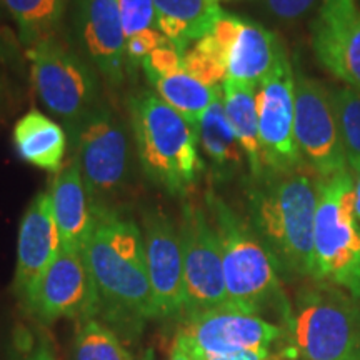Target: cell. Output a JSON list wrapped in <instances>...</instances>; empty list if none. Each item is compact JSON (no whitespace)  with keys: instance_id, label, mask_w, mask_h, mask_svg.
<instances>
[{"instance_id":"obj_31","label":"cell","mask_w":360,"mask_h":360,"mask_svg":"<svg viewBox=\"0 0 360 360\" xmlns=\"http://www.w3.org/2000/svg\"><path fill=\"white\" fill-rule=\"evenodd\" d=\"M165 35L160 32L157 27L154 29L143 30L127 37L125 42V58H127V72L129 75H134L135 72L142 67V62L155 51L157 47H160L165 42Z\"/></svg>"},{"instance_id":"obj_22","label":"cell","mask_w":360,"mask_h":360,"mask_svg":"<svg viewBox=\"0 0 360 360\" xmlns=\"http://www.w3.org/2000/svg\"><path fill=\"white\" fill-rule=\"evenodd\" d=\"M155 25L169 40L188 51V45L212 32L224 11L219 0H154Z\"/></svg>"},{"instance_id":"obj_9","label":"cell","mask_w":360,"mask_h":360,"mask_svg":"<svg viewBox=\"0 0 360 360\" xmlns=\"http://www.w3.org/2000/svg\"><path fill=\"white\" fill-rule=\"evenodd\" d=\"M180 242L184 254V315L229 305L222 254L210 215L186 200L180 210Z\"/></svg>"},{"instance_id":"obj_35","label":"cell","mask_w":360,"mask_h":360,"mask_svg":"<svg viewBox=\"0 0 360 360\" xmlns=\"http://www.w3.org/2000/svg\"><path fill=\"white\" fill-rule=\"evenodd\" d=\"M25 360H56V355H53L52 349L49 347V344L42 342L37 349L32 350V352L29 354V357H27Z\"/></svg>"},{"instance_id":"obj_13","label":"cell","mask_w":360,"mask_h":360,"mask_svg":"<svg viewBox=\"0 0 360 360\" xmlns=\"http://www.w3.org/2000/svg\"><path fill=\"white\" fill-rule=\"evenodd\" d=\"M174 342L188 354H225L244 349H270L283 339V326L265 321L262 315L231 307H217L184 315Z\"/></svg>"},{"instance_id":"obj_16","label":"cell","mask_w":360,"mask_h":360,"mask_svg":"<svg viewBox=\"0 0 360 360\" xmlns=\"http://www.w3.org/2000/svg\"><path fill=\"white\" fill-rule=\"evenodd\" d=\"M312 49L322 67L360 90V7L357 0H322L312 24Z\"/></svg>"},{"instance_id":"obj_17","label":"cell","mask_w":360,"mask_h":360,"mask_svg":"<svg viewBox=\"0 0 360 360\" xmlns=\"http://www.w3.org/2000/svg\"><path fill=\"white\" fill-rule=\"evenodd\" d=\"M62 249L49 191H40L27 205L19 225L12 290L22 300Z\"/></svg>"},{"instance_id":"obj_8","label":"cell","mask_w":360,"mask_h":360,"mask_svg":"<svg viewBox=\"0 0 360 360\" xmlns=\"http://www.w3.org/2000/svg\"><path fill=\"white\" fill-rule=\"evenodd\" d=\"M82 254L101 295L102 312L132 323L157 319L146 264L117 252L94 229L85 240Z\"/></svg>"},{"instance_id":"obj_5","label":"cell","mask_w":360,"mask_h":360,"mask_svg":"<svg viewBox=\"0 0 360 360\" xmlns=\"http://www.w3.org/2000/svg\"><path fill=\"white\" fill-rule=\"evenodd\" d=\"M314 281L339 287L360 300V222L349 170L319 179L314 224Z\"/></svg>"},{"instance_id":"obj_33","label":"cell","mask_w":360,"mask_h":360,"mask_svg":"<svg viewBox=\"0 0 360 360\" xmlns=\"http://www.w3.org/2000/svg\"><path fill=\"white\" fill-rule=\"evenodd\" d=\"M195 360H283L282 354H274L270 349H244L236 352L209 354V352H192Z\"/></svg>"},{"instance_id":"obj_19","label":"cell","mask_w":360,"mask_h":360,"mask_svg":"<svg viewBox=\"0 0 360 360\" xmlns=\"http://www.w3.org/2000/svg\"><path fill=\"white\" fill-rule=\"evenodd\" d=\"M283 51L272 30L254 20L240 19L227 60V79L257 85L274 69Z\"/></svg>"},{"instance_id":"obj_20","label":"cell","mask_w":360,"mask_h":360,"mask_svg":"<svg viewBox=\"0 0 360 360\" xmlns=\"http://www.w3.org/2000/svg\"><path fill=\"white\" fill-rule=\"evenodd\" d=\"M17 155L34 167L60 172L67 152L65 129L37 109H30L12 130Z\"/></svg>"},{"instance_id":"obj_4","label":"cell","mask_w":360,"mask_h":360,"mask_svg":"<svg viewBox=\"0 0 360 360\" xmlns=\"http://www.w3.org/2000/svg\"><path fill=\"white\" fill-rule=\"evenodd\" d=\"M283 330V360H360V302L330 283L304 287Z\"/></svg>"},{"instance_id":"obj_30","label":"cell","mask_w":360,"mask_h":360,"mask_svg":"<svg viewBox=\"0 0 360 360\" xmlns=\"http://www.w3.org/2000/svg\"><path fill=\"white\" fill-rule=\"evenodd\" d=\"M117 2H119L125 37H132L135 34L157 27L154 0H117Z\"/></svg>"},{"instance_id":"obj_7","label":"cell","mask_w":360,"mask_h":360,"mask_svg":"<svg viewBox=\"0 0 360 360\" xmlns=\"http://www.w3.org/2000/svg\"><path fill=\"white\" fill-rule=\"evenodd\" d=\"M70 137L74 159L94 200L127 187L132 175V142L127 125L109 105H97Z\"/></svg>"},{"instance_id":"obj_15","label":"cell","mask_w":360,"mask_h":360,"mask_svg":"<svg viewBox=\"0 0 360 360\" xmlns=\"http://www.w3.org/2000/svg\"><path fill=\"white\" fill-rule=\"evenodd\" d=\"M142 232L146 242L147 274L157 319L184 314V254L179 225L157 207L143 210Z\"/></svg>"},{"instance_id":"obj_21","label":"cell","mask_w":360,"mask_h":360,"mask_svg":"<svg viewBox=\"0 0 360 360\" xmlns=\"http://www.w3.org/2000/svg\"><path fill=\"white\" fill-rule=\"evenodd\" d=\"M195 130L199 147L209 160L210 170L219 180L232 179L244 169L247 159L225 115L222 89L212 105L200 117Z\"/></svg>"},{"instance_id":"obj_12","label":"cell","mask_w":360,"mask_h":360,"mask_svg":"<svg viewBox=\"0 0 360 360\" xmlns=\"http://www.w3.org/2000/svg\"><path fill=\"white\" fill-rule=\"evenodd\" d=\"M294 132L304 162L319 179H330L349 170L337 127L332 90L302 70L295 72Z\"/></svg>"},{"instance_id":"obj_11","label":"cell","mask_w":360,"mask_h":360,"mask_svg":"<svg viewBox=\"0 0 360 360\" xmlns=\"http://www.w3.org/2000/svg\"><path fill=\"white\" fill-rule=\"evenodd\" d=\"M259 135L265 169L292 172L302 169L304 159L295 141V72L283 49L274 69L255 87Z\"/></svg>"},{"instance_id":"obj_26","label":"cell","mask_w":360,"mask_h":360,"mask_svg":"<svg viewBox=\"0 0 360 360\" xmlns=\"http://www.w3.org/2000/svg\"><path fill=\"white\" fill-rule=\"evenodd\" d=\"M74 360H137L105 322L85 319L77 322Z\"/></svg>"},{"instance_id":"obj_32","label":"cell","mask_w":360,"mask_h":360,"mask_svg":"<svg viewBox=\"0 0 360 360\" xmlns=\"http://www.w3.org/2000/svg\"><path fill=\"white\" fill-rule=\"evenodd\" d=\"M267 11L277 19L292 22L304 17L317 0H264Z\"/></svg>"},{"instance_id":"obj_6","label":"cell","mask_w":360,"mask_h":360,"mask_svg":"<svg viewBox=\"0 0 360 360\" xmlns=\"http://www.w3.org/2000/svg\"><path fill=\"white\" fill-rule=\"evenodd\" d=\"M27 58L35 96L69 132L102 103L97 70L57 37L27 49Z\"/></svg>"},{"instance_id":"obj_38","label":"cell","mask_w":360,"mask_h":360,"mask_svg":"<svg viewBox=\"0 0 360 360\" xmlns=\"http://www.w3.org/2000/svg\"><path fill=\"white\" fill-rule=\"evenodd\" d=\"M142 360H154V354L150 352V350H148V352L143 355V359Z\"/></svg>"},{"instance_id":"obj_27","label":"cell","mask_w":360,"mask_h":360,"mask_svg":"<svg viewBox=\"0 0 360 360\" xmlns=\"http://www.w3.org/2000/svg\"><path fill=\"white\" fill-rule=\"evenodd\" d=\"M229 56L212 34L197 40L184 56V70L209 87H222L227 79Z\"/></svg>"},{"instance_id":"obj_1","label":"cell","mask_w":360,"mask_h":360,"mask_svg":"<svg viewBox=\"0 0 360 360\" xmlns=\"http://www.w3.org/2000/svg\"><path fill=\"white\" fill-rule=\"evenodd\" d=\"M247 187V215L287 277L314 281V224L319 202V179L304 172H265L250 179Z\"/></svg>"},{"instance_id":"obj_14","label":"cell","mask_w":360,"mask_h":360,"mask_svg":"<svg viewBox=\"0 0 360 360\" xmlns=\"http://www.w3.org/2000/svg\"><path fill=\"white\" fill-rule=\"evenodd\" d=\"M72 29L79 53L110 87L129 75L125 37L117 0H74Z\"/></svg>"},{"instance_id":"obj_37","label":"cell","mask_w":360,"mask_h":360,"mask_svg":"<svg viewBox=\"0 0 360 360\" xmlns=\"http://www.w3.org/2000/svg\"><path fill=\"white\" fill-rule=\"evenodd\" d=\"M4 105V82H2V75H0V109Z\"/></svg>"},{"instance_id":"obj_28","label":"cell","mask_w":360,"mask_h":360,"mask_svg":"<svg viewBox=\"0 0 360 360\" xmlns=\"http://www.w3.org/2000/svg\"><path fill=\"white\" fill-rule=\"evenodd\" d=\"M337 127L349 165L360 160V90L342 85L332 90Z\"/></svg>"},{"instance_id":"obj_24","label":"cell","mask_w":360,"mask_h":360,"mask_svg":"<svg viewBox=\"0 0 360 360\" xmlns=\"http://www.w3.org/2000/svg\"><path fill=\"white\" fill-rule=\"evenodd\" d=\"M70 0H2L27 49L57 37Z\"/></svg>"},{"instance_id":"obj_36","label":"cell","mask_w":360,"mask_h":360,"mask_svg":"<svg viewBox=\"0 0 360 360\" xmlns=\"http://www.w3.org/2000/svg\"><path fill=\"white\" fill-rule=\"evenodd\" d=\"M169 360H195L186 349L180 347L177 342H174L172 350H170V359Z\"/></svg>"},{"instance_id":"obj_25","label":"cell","mask_w":360,"mask_h":360,"mask_svg":"<svg viewBox=\"0 0 360 360\" xmlns=\"http://www.w3.org/2000/svg\"><path fill=\"white\" fill-rule=\"evenodd\" d=\"M155 89V94L167 102L175 112H179L187 122L197 125L204 112L212 105L222 87H209L202 84L186 70L179 74L160 77L148 82Z\"/></svg>"},{"instance_id":"obj_34","label":"cell","mask_w":360,"mask_h":360,"mask_svg":"<svg viewBox=\"0 0 360 360\" xmlns=\"http://www.w3.org/2000/svg\"><path fill=\"white\" fill-rule=\"evenodd\" d=\"M350 172L354 175V205H355V214L360 222V160L354 162L349 165Z\"/></svg>"},{"instance_id":"obj_2","label":"cell","mask_w":360,"mask_h":360,"mask_svg":"<svg viewBox=\"0 0 360 360\" xmlns=\"http://www.w3.org/2000/svg\"><path fill=\"white\" fill-rule=\"evenodd\" d=\"M127 110L143 175L169 195L186 197L205 169L195 125L187 122L154 90L130 96Z\"/></svg>"},{"instance_id":"obj_18","label":"cell","mask_w":360,"mask_h":360,"mask_svg":"<svg viewBox=\"0 0 360 360\" xmlns=\"http://www.w3.org/2000/svg\"><path fill=\"white\" fill-rule=\"evenodd\" d=\"M51 200L62 249L82 250L94 224V200L85 186L79 164L72 157L56 174L51 186Z\"/></svg>"},{"instance_id":"obj_10","label":"cell","mask_w":360,"mask_h":360,"mask_svg":"<svg viewBox=\"0 0 360 360\" xmlns=\"http://www.w3.org/2000/svg\"><path fill=\"white\" fill-rule=\"evenodd\" d=\"M22 304L44 323L60 319L80 322L102 314L101 295L82 250L60 249Z\"/></svg>"},{"instance_id":"obj_3","label":"cell","mask_w":360,"mask_h":360,"mask_svg":"<svg viewBox=\"0 0 360 360\" xmlns=\"http://www.w3.org/2000/svg\"><path fill=\"white\" fill-rule=\"evenodd\" d=\"M205 202L219 237L229 305L259 315L276 310L285 326L292 305L283 294L281 270L267 247L249 222L214 191L207 192Z\"/></svg>"},{"instance_id":"obj_23","label":"cell","mask_w":360,"mask_h":360,"mask_svg":"<svg viewBox=\"0 0 360 360\" xmlns=\"http://www.w3.org/2000/svg\"><path fill=\"white\" fill-rule=\"evenodd\" d=\"M222 97L225 115L245 154L250 179L262 177L267 169L260 146L255 85L225 79L222 84Z\"/></svg>"},{"instance_id":"obj_29","label":"cell","mask_w":360,"mask_h":360,"mask_svg":"<svg viewBox=\"0 0 360 360\" xmlns=\"http://www.w3.org/2000/svg\"><path fill=\"white\" fill-rule=\"evenodd\" d=\"M184 56H186V51L177 47L172 40L165 39V42L142 62V70L148 82L182 72Z\"/></svg>"}]
</instances>
